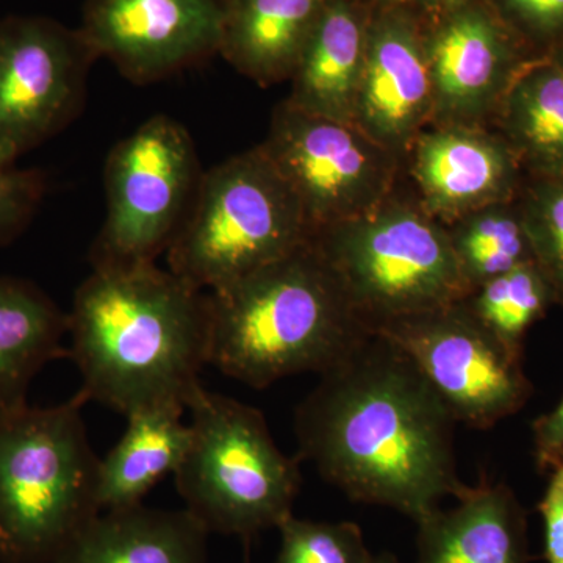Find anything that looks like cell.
<instances>
[{
	"instance_id": "4fadbf2b",
	"label": "cell",
	"mask_w": 563,
	"mask_h": 563,
	"mask_svg": "<svg viewBox=\"0 0 563 563\" xmlns=\"http://www.w3.org/2000/svg\"><path fill=\"white\" fill-rule=\"evenodd\" d=\"M406 158L417 202L444 225L485 206L515 201L525 181L512 147L485 125L429 124Z\"/></svg>"
},
{
	"instance_id": "9a60e30c",
	"label": "cell",
	"mask_w": 563,
	"mask_h": 563,
	"mask_svg": "<svg viewBox=\"0 0 563 563\" xmlns=\"http://www.w3.org/2000/svg\"><path fill=\"white\" fill-rule=\"evenodd\" d=\"M432 110L426 40L406 18L388 14L374 21L352 124L404 161L431 124Z\"/></svg>"
},
{
	"instance_id": "ffe728a7",
	"label": "cell",
	"mask_w": 563,
	"mask_h": 563,
	"mask_svg": "<svg viewBox=\"0 0 563 563\" xmlns=\"http://www.w3.org/2000/svg\"><path fill=\"white\" fill-rule=\"evenodd\" d=\"M68 313L32 282L0 276V420L27 406L36 374L68 357Z\"/></svg>"
},
{
	"instance_id": "8fae6325",
	"label": "cell",
	"mask_w": 563,
	"mask_h": 563,
	"mask_svg": "<svg viewBox=\"0 0 563 563\" xmlns=\"http://www.w3.org/2000/svg\"><path fill=\"white\" fill-rule=\"evenodd\" d=\"M95 60L79 29L44 16L0 20V168L77 120Z\"/></svg>"
},
{
	"instance_id": "4316f807",
	"label": "cell",
	"mask_w": 563,
	"mask_h": 563,
	"mask_svg": "<svg viewBox=\"0 0 563 563\" xmlns=\"http://www.w3.org/2000/svg\"><path fill=\"white\" fill-rule=\"evenodd\" d=\"M47 192V176L35 168H0V247L31 224Z\"/></svg>"
},
{
	"instance_id": "30bf717a",
	"label": "cell",
	"mask_w": 563,
	"mask_h": 563,
	"mask_svg": "<svg viewBox=\"0 0 563 563\" xmlns=\"http://www.w3.org/2000/svg\"><path fill=\"white\" fill-rule=\"evenodd\" d=\"M439 393L457 422L487 431L520 412L532 395L523 355L514 354L463 301L379 325Z\"/></svg>"
},
{
	"instance_id": "603a6c76",
	"label": "cell",
	"mask_w": 563,
	"mask_h": 563,
	"mask_svg": "<svg viewBox=\"0 0 563 563\" xmlns=\"http://www.w3.org/2000/svg\"><path fill=\"white\" fill-rule=\"evenodd\" d=\"M446 229L470 292L517 266L533 262L517 199L463 214Z\"/></svg>"
},
{
	"instance_id": "52a82bcc",
	"label": "cell",
	"mask_w": 563,
	"mask_h": 563,
	"mask_svg": "<svg viewBox=\"0 0 563 563\" xmlns=\"http://www.w3.org/2000/svg\"><path fill=\"white\" fill-rule=\"evenodd\" d=\"M313 246L369 331L470 295L446 225L391 196L376 209L314 233Z\"/></svg>"
},
{
	"instance_id": "2e32d148",
	"label": "cell",
	"mask_w": 563,
	"mask_h": 563,
	"mask_svg": "<svg viewBox=\"0 0 563 563\" xmlns=\"http://www.w3.org/2000/svg\"><path fill=\"white\" fill-rule=\"evenodd\" d=\"M455 499L417 521V563H528L525 510L506 484L483 477Z\"/></svg>"
},
{
	"instance_id": "44dd1931",
	"label": "cell",
	"mask_w": 563,
	"mask_h": 563,
	"mask_svg": "<svg viewBox=\"0 0 563 563\" xmlns=\"http://www.w3.org/2000/svg\"><path fill=\"white\" fill-rule=\"evenodd\" d=\"M187 410L176 406L151 407L129 415L120 442L99 462L98 506L106 510L140 506L162 479L179 470L190 446Z\"/></svg>"
},
{
	"instance_id": "cb8c5ba5",
	"label": "cell",
	"mask_w": 563,
	"mask_h": 563,
	"mask_svg": "<svg viewBox=\"0 0 563 563\" xmlns=\"http://www.w3.org/2000/svg\"><path fill=\"white\" fill-rule=\"evenodd\" d=\"M463 303L507 350L523 355L529 329L542 320L555 298L539 266L529 262L476 288Z\"/></svg>"
},
{
	"instance_id": "5bb4252c",
	"label": "cell",
	"mask_w": 563,
	"mask_h": 563,
	"mask_svg": "<svg viewBox=\"0 0 563 563\" xmlns=\"http://www.w3.org/2000/svg\"><path fill=\"white\" fill-rule=\"evenodd\" d=\"M432 80L431 124L485 125L526 62L490 14L455 7L426 41Z\"/></svg>"
},
{
	"instance_id": "83f0119b",
	"label": "cell",
	"mask_w": 563,
	"mask_h": 563,
	"mask_svg": "<svg viewBox=\"0 0 563 563\" xmlns=\"http://www.w3.org/2000/svg\"><path fill=\"white\" fill-rule=\"evenodd\" d=\"M539 512L543 520L544 558L548 563H563V466L550 473Z\"/></svg>"
},
{
	"instance_id": "8992f818",
	"label": "cell",
	"mask_w": 563,
	"mask_h": 563,
	"mask_svg": "<svg viewBox=\"0 0 563 563\" xmlns=\"http://www.w3.org/2000/svg\"><path fill=\"white\" fill-rule=\"evenodd\" d=\"M187 412L190 446L174 474L185 509L209 533L247 539L279 528L292 515L301 470L261 410L201 387Z\"/></svg>"
},
{
	"instance_id": "9c48e42d",
	"label": "cell",
	"mask_w": 563,
	"mask_h": 563,
	"mask_svg": "<svg viewBox=\"0 0 563 563\" xmlns=\"http://www.w3.org/2000/svg\"><path fill=\"white\" fill-rule=\"evenodd\" d=\"M314 233L361 217L393 196L401 157L354 124L282 102L261 144Z\"/></svg>"
},
{
	"instance_id": "7c38bea8",
	"label": "cell",
	"mask_w": 563,
	"mask_h": 563,
	"mask_svg": "<svg viewBox=\"0 0 563 563\" xmlns=\"http://www.w3.org/2000/svg\"><path fill=\"white\" fill-rule=\"evenodd\" d=\"M222 0H87L80 35L132 84H155L220 54Z\"/></svg>"
},
{
	"instance_id": "f546056e",
	"label": "cell",
	"mask_w": 563,
	"mask_h": 563,
	"mask_svg": "<svg viewBox=\"0 0 563 563\" xmlns=\"http://www.w3.org/2000/svg\"><path fill=\"white\" fill-rule=\"evenodd\" d=\"M506 10L533 35L554 36L563 31V0H501Z\"/></svg>"
},
{
	"instance_id": "484cf974",
	"label": "cell",
	"mask_w": 563,
	"mask_h": 563,
	"mask_svg": "<svg viewBox=\"0 0 563 563\" xmlns=\"http://www.w3.org/2000/svg\"><path fill=\"white\" fill-rule=\"evenodd\" d=\"M276 563H368L372 559L362 529L351 521L299 520L295 515L279 526Z\"/></svg>"
},
{
	"instance_id": "6da1fadb",
	"label": "cell",
	"mask_w": 563,
	"mask_h": 563,
	"mask_svg": "<svg viewBox=\"0 0 563 563\" xmlns=\"http://www.w3.org/2000/svg\"><path fill=\"white\" fill-rule=\"evenodd\" d=\"M457 424L412 358L372 332L299 404L296 459L352 501L417 523L468 487L455 461Z\"/></svg>"
},
{
	"instance_id": "7402d4cb",
	"label": "cell",
	"mask_w": 563,
	"mask_h": 563,
	"mask_svg": "<svg viewBox=\"0 0 563 563\" xmlns=\"http://www.w3.org/2000/svg\"><path fill=\"white\" fill-rule=\"evenodd\" d=\"M493 121L528 177L563 176V69L553 58L521 66Z\"/></svg>"
},
{
	"instance_id": "ba28073f",
	"label": "cell",
	"mask_w": 563,
	"mask_h": 563,
	"mask_svg": "<svg viewBox=\"0 0 563 563\" xmlns=\"http://www.w3.org/2000/svg\"><path fill=\"white\" fill-rule=\"evenodd\" d=\"M190 132L155 114L114 144L103 169L107 214L92 268L155 263L179 233L202 177Z\"/></svg>"
},
{
	"instance_id": "d6a6232c",
	"label": "cell",
	"mask_w": 563,
	"mask_h": 563,
	"mask_svg": "<svg viewBox=\"0 0 563 563\" xmlns=\"http://www.w3.org/2000/svg\"><path fill=\"white\" fill-rule=\"evenodd\" d=\"M550 57L553 58V60L563 69V44L559 47V51L555 52V54L550 55Z\"/></svg>"
},
{
	"instance_id": "5b68a950",
	"label": "cell",
	"mask_w": 563,
	"mask_h": 563,
	"mask_svg": "<svg viewBox=\"0 0 563 563\" xmlns=\"http://www.w3.org/2000/svg\"><path fill=\"white\" fill-rule=\"evenodd\" d=\"M312 239L301 203L257 146L203 172L166 262L169 272L207 292L279 261Z\"/></svg>"
},
{
	"instance_id": "d4e9b609",
	"label": "cell",
	"mask_w": 563,
	"mask_h": 563,
	"mask_svg": "<svg viewBox=\"0 0 563 563\" xmlns=\"http://www.w3.org/2000/svg\"><path fill=\"white\" fill-rule=\"evenodd\" d=\"M533 263L563 306V176L528 177L517 198Z\"/></svg>"
},
{
	"instance_id": "3957f363",
	"label": "cell",
	"mask_w": 563,
	"mask_h": 563,
	"mask_svg": "<svg viewBox=\"0 0 563 563\" xmlns=\"http://www.w3.org/2000/svg\"><path fill=\"white\" fill-rule=\"evenodd\" d=\"M209 365L263 390L322 374L372 333L313 243L207 291Z\"/></svg>"
},
{
	"instance_id": "7a4b0ae2",
	"label": "cell",
	"mask_w": 563,
	"mask_h": 563,
	"mask_svg": "<svg viewBox=\"0 0 563 563\" xmlns=\"http://www.w3.org/2000/svg\"><path fill=\"white\" fill-rule=\"evenodd\" d=\"M68 335L87 401L124 417L187 410L209 365L207 292L155 263L99 266L74 295Z\"/></svg>"
},
{
	"instance_id": "4dcf8cb0",
	"label": "cell",
	"mask_w": 563,
	"mask_h": 563,
	"mask_svg": "<svg viewBox=\"0 0 563 563\" xmlns=\"http://www.w3.org/2000/svg\"><path fill=\"white\" fill-rule=\"evenodd\" d=\"M418 2L424 3V5L451 7V9H455V7H461L462 0H418Z\"/></svg>"
},
{
	"instance_id": "277c9868",
	"label": "cell",
	"mask_w": 563,
	"mask_h": 563,
	"mask_svg": "<svg viewBox=\"0 0 563 563\" xmlns=\"http://www.w3.org/2000/svg\"><path fill=\"white\" fill-rule=\"evenodd\" d=\"M81 393L54 407L25 406L0 420V561L55 562L101 514L98 455Z\"/></svg>"
},
{
	"instance_id": "f1b7e54d",
	"label": "cell",
	"mask_w": 563,
	"mask_h": 563,
	"mask_svg": "<svg viewBox=\"0 0 563 563\" xmlns=\"http://www.w3.org/2000/svg\"><path fill=\"white\" fill-rule=\"evenodd\" d=\"M533 457L540 472L563 466V398L550 412L532 422Z\"/></svg>"
},
{
	"instance_id": "d6986e66",
	"label": "cell",
	"mask_w": 563,
	"mask_h": 563,
	"mask_svg": "<svg viewBox=\"0 0 563 563\" xmlns=\"http://www.w3.org/2000/svg\"><path fill=\"white\" fill-rule=\"evenodd\" d=\"M329 0H222L220 55L262 87L290 80Z\"/></svg>"
},
{
	"instance_id": "e0dca14e",
	"label": "cell",
	"mask_w": 563,
	"mask_h": 563,
	"mask_svg": "<svg viewBox=\"0 0 563 563\" xmlns=\"http://www.w3.org/2000/svg\"><path fill=\"white\" fill-rule=\"evenodd\" d=\"M368 29L350 2L329 0L296 63L285 102L303 113L352 124Z\"/></svg>"
},
{
	"instance_id": "ac0fdd59",
	"label": "cell",
	"mask_w": 563,
	"mask_h": 563,
	"mask_svg": "<svg viewBox=\"0 0 563 563\" xmlns=\"http://www.w3.org/2000/svg\"><path fill=\"white\" fill-rule=\"evenodd\" d=\"M209 532L187 509H129L96 515L54 563H203Z\"/></svg>"
},
{
	"instance_id": "1f68e13d",
	"label": "cell",
	"mask_w": 563,
	"mask_h": 563,
	"mask_svg": "<svg viewBox=\"0 0 563 563\" xmlns=\"http://www.w3.org/2000/svg\"><path fill=\"white\" fill-rule=\"evenodd\" d=\"M368 563H399L391 553L373 554Z\"/></svg>"
}]
</instances>
